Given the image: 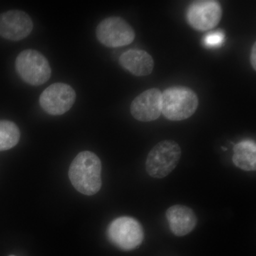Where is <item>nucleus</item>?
<instances>
[{
    "instance_id": "1",
    "label": "nucleus",
    "mask_w": 256,
    "mask_h": 256,
    "mask_svg": "<svg viewBox=\"0 0 256 256\" xmlns=\"http://www.w3.org/2000/svg\"><path fill=\"white\" fill-rule=\"evenodd\" d=\"M102 164L95 153L84 151L76 156L69 168L68 176L74 188L87 196L98 193L102 186Z\"/></svg>"
},
{
    "instance_id": "2",
    "label": "nucleus",
    "mask_w": 256,
    "mask_h": 256,
    "mask_svg": "<svg viewBox=\"0 0 256 256\" xmlns=\"http://www.w3.org/2000/svg\"><path fill=\"white\" fill-rule=\"evenodd\" d=\"M196 94L188 87H170L162 92V114L172 121L188 119L198 108Z\"/></svg>"
},
{
    "instance_id": "3",
    "label": "nucleus",
    "mask_w": 256,
    "mask_h": 256,
    "mask_svg": "<svg viewBox=\"0 0 256 256\" xmlns=\"http://www.w3.org/2000/svg\"><path fill=\"white\" fill-rule=\"evenodd\" d=\"M182 150L174 140L161 141L150 152L146 162V169L152 178H162L178 166Z\"/></svg>"
},
{
    "instance_id": "4",
    "label": "nucleus",
    "mask_w": 256,
    "mask_h": 256,
    "mask_svg": "<svg viewBox=\"0 0 256 256\" xmlns=\"http://www.w3.org/2000/svg\"><path fill=\"white\" fill-rule=\"evenodd\" d=\"M107 236L111 244L124 252L137 248L144 238L142 225L130 216H121L112 220L108 227Z\"/></svg>"
},
{
    "instance_id": "5",
    "label": "nucleus",
    "mask_w": 256,
    "mask_h": 256,
    "mask_svg": "<svg viewBox=\"0 0 256 256\" xmlns=\"http://www.w3.org/2000/svg\"><path fill=\"white\" fill-rule=\"evenodd\" d=\"M15 68L22 80L32 86H41L48 82L52 76L48 60L36 50L22 52L16 57Z\"/></svg>"
},
{
    "instance_id": "6",
    "label": "nucleus",
    "mask_w": 256,
    "mask_h": 256,
    "mask_svg": "<svg viewBox=\"0 0 256 256\" xmlns=\"http://www.w3.org/2000/svg\"><path fill=\"white\" fill-rule=\"evenodd\" d=\"M96 36L104 46L117 48L132 43L136 38V33L124 18L110 16L102 20L98 25Z\"/></svg>"
},
{
    "instance_id": "7",
    "label": "nucleus",
    "mask_w": 256,
    "mask_h": 256,
    "mask_svg": "<svg viewBox=\"0 0 256 256\" xmlns=\"http://www.w3.org/2000/svg\"><path fill=\"white\" fill-rule=\"evenodd\" d=\"M76 98V94L73 88L64 82H56L42 92L40 102L47 114L60 116L72 108Z\"/></svg>"
},
{
    "instance_id": "8",
    "label": "nucleus",
    "mask_w": 256,
    "mask_h": 256,
    "mask_svg": "<svg viewBox=\"0 0 256 256\" xmlns=\"http://www.w3.org/2000/svg\"><path fill=\"white\" fill-rule=\"evenodd\" d=\"M222 8L216 1H195L188 6L186 20L190 26L197 31L212 30L220 22Z\"/></svg>"
},
{
    "instance_id": "9",
    "label": "nucleus",
    "mask_w": 256,
    "mask_h": 256,
    "mask_svg": "<svg viewBox=\"0 0 256 256\" xmlns=\"http://www.w3.org/2000/svg\"><path fill=\"white\" fill-rule=\"evenodd\" d=\"M31 18L21 10H10L0 14V36L18 42L28 37L33 30Z\"/></svg>"
},
{
    "instance_id": "10",
    "label": "nucleus",
    "mask_w": 256,
    "mask_h": 256,
    "mask_svg": "<svg viewBox=\"0 0 256 256\" xmlns=\"http://www.w3.org/2000/svg\"><path fill=\"white\" fill-rule=\"evenodd\" d=\"M132 117L140 122H148L159 118L162 114V92L150 88L138 96L130 106Z\"/></svg>"
},
{
    "instance_id": "11",
    "label": "nucleus",
    "mask_w": 256,
    "mask_h": 256,
    "mask_svg": "<svg viewBox=\"0 0 256 256\" xmlns=\"http://www.w3.org/2000/svg\"><path fill=\"white\" fill-rule=\"evenodd\" d=\"M166 218L172 233L178 237L191 233L197 224V217L191 208L176 204L166 212Z\"/></svg>"
},
{
    "instance_id": "12",
    "label": "nucleus",
    "mask_w": 256,
    "mask_h": 256,
    "mask_svg": "<svg viewBox=\"0 0 256 256\" xmlns=\"http://www.w3.org/2000/svg\"><path fill=\"white\" fill-rule=\"evenodd\" d=\"M119 62L122 68L139 77L150 75L154 66L152 56L140 50H127L120 56Z\"/></svg>"
},
{
    "instance_id": "13",
    "label": "nucleus",
    "mask_w": 256,
    "mask_h": 256,
    "mask_svg": "<svg viewBox=\"0 0 256 256\" xmlns=\"http://www.w3.org/2000/svg\"><path fill=\"white\" fill-rule=\"evenodd\" d=\"M234 164L244 171L256 170V144L252 140L240 141L234 148Z\"/></svg>"
},
{
    "instance_id": "14",
    "label": "nucleus",
    "mask_w": 256,
    "mask_h": 256,
    "mask_svg": "<svg viewBox=\"0 0 256 256\" xmlns=\"http://www.w3.org/2000/svg\"><path fill=\"white\" fill-rule=\"evenodd\" d=\"M20 131L14 122L0 120V151L8 150L18 144Z\"/></svg>"
},
{
    "instance_id": "15",
    "label": "nucleus",
    "mask_w": 256,
    "mask_h": 256,
    "mask_svg": "<svg viewBox=\"0 0 256 256\" xmlns=\"http://www.w3.org/2000/svg\"><path fill=\"white\" fill-rule=\"evenodd\" d=\"M225 42V34L223 31L210 32L204 37L203 44L208 48H218Z\"/></svg>"
},
{
    "instance_id": "16",
    "label": "nucleus",
    "mask_w": 256,
    "mask_h": 256,
    "mask_svg": "<svg viewBox=\"0 0 256 256\" xmlns=\"http://www.w3.org/2000/svg\"><path fill=\"white\" fill-rule=\"evenodd\" d=\"M256 44L252 45V54H250V63L254 70H256Z\"/></svg>"
},
{
    "instance_id": "17",
    "label": "nucleus",
    "mask_w": 256,
    "mask_h": 256,
    "mask_svg": "<svg viewBox=\"0 0 256 256\" xmlns=\"http://www.w3.org/2000/svg\"><path fill=\"white\" fill-rule=\"evenodd\" d=\"M9 256H14V255H10Z\"/></svg>"
}]
</instances>
